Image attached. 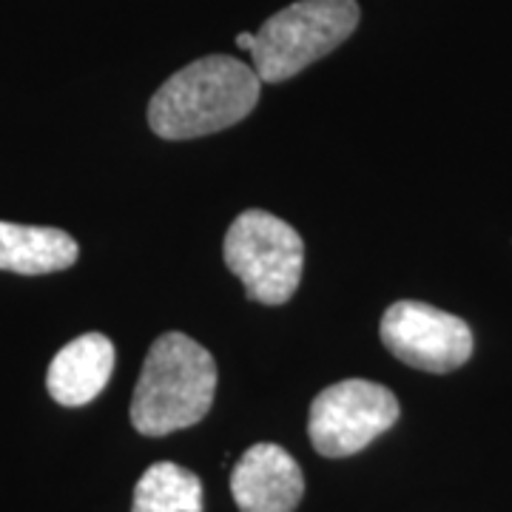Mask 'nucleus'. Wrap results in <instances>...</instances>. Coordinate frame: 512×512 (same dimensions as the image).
Masks as SVG:
<instances>
[{
    "label": "nucleus",
    "mask_w": 512,
    "mask_h": 512,
    "mask_svg": "<svg viewBox=\"0 0 512 512\" xmlns=\"http://www.w3.org/2000/svg\"><path fill=\"white\" fill-rule=\"evenodd\" d=\"M114 345L103 333H86L57 350L46 373L49 396L66 407H83L94 402L111 379Z\"/></svg>",
    "instance_id": "6e6552de"
},
{
    "label": "nucleus",
    "mask_w": 512,
    "mask_h": 512,
    "mask_svg": "<svg viewBox=\"0 0 512 512\" xmlns=\"http://www.w3.org/2000/svg\"><path fill=\"white\" fill-rule=\"evenodd\" d=\"M302 493V470L279 444L248 447L231 470V495L239 512H293Z\"/></svg>",
    "instance_id": "0eeeda50"
},
{
    "label": "nucleus",
    "mask_w": 512,
    "mask_h": 512,
    "mask_svg": "<svg viewBox=\"0 0 512 512\" xmlns=\"http://www.w3.org/2000/svg\"><path fill=\"white\" fill-rule=\"evenodd\" d=\"M259 74L237 57L208 55L171 74L148 103V126L163 140H194L237 126L259 100Z\"/></svg>",
    "instance_id": "f257e3e1"
},
{
    "label": "nucleus",
    "mask_w": 512,
    "mask_h": 512,
    "mask_svg": "<svg viewBox=\"0 0 512 512\" xmlns=\"http://www.w3.org/2000/svg\"><path fill=\"white\" fill-rule=\"evenodd\" d=\"M77 242L60 228L0 222V271L40 276L66 271L77 262Z\"/></svg>",
    "instance_id": "1a4fd4ad"
},
{
    "label": "nucleus",
    "mask_w": 512,
    "mask_h": 512,
    "mask_svg": "<svg viewBox=\"0 0 512 512\" xmlns=\"http://www.w3.org/2000/svg\"><path fill=\"white\" fill-rule=\"evenodd\" d=\"M396 419L399 399L393 390L367 379H345L313 399L308 436L325 458H348L387 433Z\"/></svg>",
    "instance_id": "39448f33"
},
{
    "label": "nucleus",
    "mask_w": 512,
    "mask_h": 512,
    "mask_svg": "<svg viewBox=\"0 0 512 512\" xmlns=\"http://www.w3.org/2000/svg\"><path fill=\"white\" fill-rule=\"evenodd\" d=\"M379 333L399 362L424 373H450L473 356V330L461 316L413 299L393 302Z\"/></svg>",
    "instance_id": "423d86ee"
},
{
    "label": "nucleus",
    "mask_w": 512,
    "mask_h": 512,
    "mask_svg": "<svg viewBox=\"0 0 512 512\" xmlns=\"http://www.w3.org/2000/svg\"><path fill=\"white\" fill-rule=\"evenodd\" d=\"M217 393V362L185 333H163L131 396V424L143 436H168L208 416Z\"/></svg>",
    "instance_id": "f03ea898"
},
{
    "label": "nucleus",
    "mask_w": 512,
    "mask_h": 512,
    "mask_svg": "<svg viewBox=\"0 0 512 512\" xmlns=\"http://www.w3.org/2000/svg\"><path fill=\"white\" fill-rule=\"evenodd\" d=\"M222 256L251 302L285 305L299 288L305 245L288 222L251 208L231 222Z\"/></svg>",
    "instance_id": "20e7f679"
},
{
    "label": "nucleus",
    "mask_w": 512,
    "mask_h": 512,
    "mask_svg": "<svg viewBox=\"0 0 512 512\" xmlns=\"http://www.w3.org/2000/svg\"><path fill=\"white\" fill-rule=\"evenodd\" d=\"M356 0H299L262 23L251 66L262 83H282L342 46L359 26Z\"/></svg>",
    "instance_id": "7ed1b4c3"
},
{
    "label": "nucleus",
    "mask_w": 512,
    "mask_h": 512,
    "mask_svg": "<svg viewBox=\"0 0 512 512\" xmlns=\"http://www.w3.org/2000/svg\"><path fill=\"white\" fill-rule=\"evenodd\" d=\"M254 43H256V35H248V32H242V35L237 37L239 49H248V52H251V49H254Z\"/></svg>",
    "instance_id": "9b49d317"
},
{
    "label": "nucleus",
    "mask_w": 512,
    "mask_h": 512,
    "mask_svg": "<svg viewBox=\"0 0 512 512\" xmlns=\"http://www.w3.org/2000/svg\"><path fill=\"white\" fill-rule=\"evenodd\" d=\"M131 512H202V481L174 461H157L137 481Z\"/></svg>",
    "instance_id": "9d476101"
}]
</instances>
